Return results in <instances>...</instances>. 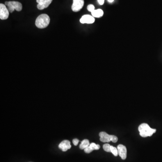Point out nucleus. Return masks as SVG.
<instances>
[{
  "instance_id": "9b49d317",
  "label": "nucleus",
  "mask_w": 162,
  "mask_h": 162,
  "mask_svg": "<svg viewBox=\"0 0 162 162\" xmlns=\"http://www.w3.org/2000/svg\"><path fill=\"white\" fill-rule=\"evenodd\" d=\"M92 16L95 18H101L104 15V12L102 9H97L92 12Z\"/></svg>"
},
{
  "instance_id": "f257e3e1",
  "label": "nucleus",
  "mask_w": 162,
  "mask_h": 162,
  "mask_svg": "<svg viewBox=\"0 0 162 162\" xmlns=\"http://www.w3.org/2000/svg\"><path fill=\"white\" fill-rule=\"evenodd\" d=\"M50 19L47 14H42L37 18L35 25L39 29L47 28L50 24Z\"/></svg>"
},
{
  "instance_id": "4468645a",
  "label": "nucleus",
  "mask_w": 162,
  "mask_h": 162,
  "mask_svg": "<svg viewBox=\"0 0 162 162\" xmlns=\"http://www.w3.org/2000/svg\"><path fill=\"white\" fill-rule=\"evenodd\" d=\"M111 152L114 155V156H117L118 155V151L117 148H116V147L111 145Z\"/></svg>"
},
{
  "instance_id": "6ab92c4d",
  "label": "nucleus",
  "mask_w": 162,
  "mask_h": 162,
  "mask_svg": "<svg viewBox=\"0 0 162 162\" xmlns=\"http://www.w3.org/2000/svg\"><path fill=\"white\" fill-rule=\"evenodd\" d=\"M79 140L77 139H74L73 140V143L74 144V145H78V143H79Z\"/></svg>"
},
{
  "instance_id": "2eb2a0df",
  "label": "nucleus",
  "mask_w": 162,
  "mask_h": 162,
  "mask_svg": "<svg viewBox=\"0 0 162 162\" xmlns=\"http://www.w3.org/2000/svg\"><path fill=\"white\" fill-rule=\"evenodd\" d=\"M111 145L108 144H105L103 145V149L104 151L107 152H111Z\"/></svg>"
},
{
  "instance_id": "a211bd4d",
  "label": "nucleus",
  "mask_w": 162,
  "mask_h": 162,
  "mask_svg": "<svg viewBox=\"0 0 162 162\" xmlns=\"http://www.w3.org/2000/svg\"><path fill=\"white\" fill-rule=\"evenodd\" d=\"M84 150L85 152L87 154L90 153V152H92V149L90 148V147H89V146H88L87 148H86Z\"/></svg>"
},
{
  "instance_id": "9d476101",
  "label": "nucleus",
  "mask_w": 162,
  "mask_h": 162,
  "mask_svg": "<svg viewBox=\"0 0 162 162\" xmlns=\"http://www.w3.org/2000/svg\"><path fill=\"white\" fill-rule=\"evenodd\" d=\"M100 140L103 142H109L111 141V135L108 134L106 132H101L99 133Z\"/></svg>"
},
{
  "instance_id": "ddd939ff",
  "label": "nucleus",
  "mask_w": 162,
  "mask_h": 162,
  "mask_svg": "<svg viewBox=\"0 0 162 162\" xmlns=\"http://www.w3.org/2000/svg\"><path fill=\"white\" fill-rule=\"evenodd\" d=\"M89 147L90 148L92 149V151L94 150H98L100 148V145H99L96 144L94 143H92L90 144Z\"/></svg>"
},
{
  "instance_id": "aec40b11",
  "label": "nucleus",
  "mask_w": 162,
  "mask_h": 162,
  "mask_svg": "<svg viewBox=\"0 0 162 162\" xmlns=\"http://www.w3.org/2000/svg\"><path fill=\"white\" fill-rule=\"evenodd\" d=\"M99 3L101 5H103L104 3V0H98Z\"/></svg>"
},
{
  "instance_id": "6e6552de",
  "label": "nucleus",
  "mask_w": 162,
  "mask_h": 162,
  "mask_svg": "<svg viewBox=\"0 0 162 162\" xmlns=\"http://www.w3.org/2000/svg\"><path fill=\"white\" fill-rule=\"evenodd\" d=\"M80 21L82 24H91L94 23L95 18L92 16L86 15L82 16V18H81Z\"/></svg>"
},
{
  "instance_id": "412c9836",
  "label": "nucleus",
  "mask_w": 162,
  "mask_h": 162,
  "mask_svg": "<svg viewBox=\"0 0 162 162\" xmlns=\"http://www.w3.org/2000/svg\"><path fill=\"white\" fill-rule=\"evenodd\" d=\"M113 1H114V0H108V1L110 2V3H112V2H113Z\"/></svg>"
},
{
  "instance_id": "f8f14e48",
  "label": "nucleus",
  "mask_w": 162,
  "mask_h": 162,
  "mask_svg": "<svg viewBox=\"0 0 162 162\" xmlns=\"http://www.w3.org/2000/svg\"><path fill=\"white\" fill-rule=\"evenodd\" d=\"M90 142L88 140L85 139L83 140L80 145V149H84L86 148H87L90 145Z\"/></svg>"
},
{
  "instance_id": "423d86ee",
  "label": "nucleus",
  "mask_w": 162,
  "mask_h": 162,
  "mask_svg": "<svg viewBox=\"0 0 162 162\" xmlns=\"http://www.w3.org/2000/svg\"><path fill=\"white\" fill-rule=\"evenodd\" d=\"M53 0H37V2L38 3L37 8L42 10L47 8L50 5Z\"/></svg>"
},
{
  "instance_id": "dca6fc26",
  "label": "nucleus",
  "mask_w": 162,
  "mask_h": 162,
  "mask_svg": "<svg viewBox=\"0 0 162 162\" xmlns=\"http://www.w3.org/2000/svg\"><path fill=\"white\" fill-rule=\"evenodd\" d=\"M87 9H88V10L89 11L91 12V13L94 10H95V6H94V5H92V4L89 5L88 6V7H87Z\"/></svg>"
},
{
  "instance_id": "7ed1b4c3",
  "label": "nucleus",
  "mask_w": 162,
  "mask_h": 162,
  "mask_svg": "<svg viewBox=\"0 0 162 162\" xmlns=\"http://www.w3.org/2000/svg\"><path fill=\"white\" fill-rule=\"evenodd\" d=\"M5 5L7 6L8 10L10 13H12L15 10L18 11L22 10V5L18 1H6L5 2Z\"/></svg>"
},
{
  "instance_id": "20e7f679",
  "label": "nucleus",
  "mask_w": 162,
  "mask_h": 162,
  "mask_svg": "<svg viewBox=\"0 0 162 162\" xmlns=\"http://www.w3.org/2000/svg\"><path fill=\"white\" fill-rule=\"evenodd\" d=\"M9 16V11L7 7L4 4H0V19L1 20H5L8 19Z\"/></svg>"
},
{
  "instance_id": "f03ea898",
  "label": "nucleus",
  "mask_w": 162,
  "mask_h": 162,
  "mask_svg": "<svg viewBox=\"0 0 162 162\" xmlns=\"http://www.w3.org/2000/svg\"><path fill=\"white\" fill-rule=\"evenodd\" d=\"M138 130L140 136L143 137L151 136L156 131V129H152L146 123H142L138 127Z\"/></svg>"
},
{
  "instance_id": "0eeeda50",
  "label": "nucleus",
  "mask_w": 162,
  "mask_h": 162,
  "mask_svg": "<svg viewBox=\"0 0 162 162\" xmlns=\"http://www.w3.org/2000/svg\"><path fill=\"white\" fill-rule=\"evenodd\" d=\"M118 155L122 159L124 160L127 158V150L126 147L122 145H119L117 147Z\"/></svg>"
},
{
  "instance_id": "1a4fd4ad",
  "label": "nucleus",
  "mask_w": 162,
  "mask_h": 162,
  "mask_svg": "<svg viewBox=\"0 0 162 162\" xmlns=\"http://www.w3.org/2000/svg\"><path fill=\"white\" fill-rule=\"evenodd\" d=\"M59 148L65 152L70 149L71 147L70 142L68 140H64L62 141L59 145Z\"/></svg>"
},
{
  "instance_id": "f3484780",
  "label": "nucleus",
  "mask_w": 162,
  "mask_h": 162,
  "mask_svg": "<svg viewBox=\"0 0 162 162\" xmlns=\"http://www.w3.org/2000/svg\"><path fill=\"white\" fill-rule=\"evenodd\" d=\"M111 141H112L113 143H116L117 142L118 140V138L115 136L111 135Z\"/></svg>"
},
{
  "instance_id": "39448f33",
  "label": "nucleus",
  "mask_w": 162,
  "mask_h": 162,
  "mask_svg": "<svg viewBox=\"0 0 162 162\" xmlns=\"http://www.w3.org/2000/svg\"><path fill=\"white\" fill-rule=\"evenodd\" d=\"M84 4V0H73L72 10L74 12H78L82 9Z\"/></svg>"
}]
</instances>
